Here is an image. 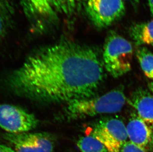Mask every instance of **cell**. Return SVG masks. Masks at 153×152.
I'll return each mask as SVG.
<instances>
[{"instance_id": "obj_1", "label": "cell", "mask_w": 153, "mask_h": 152, "mask_svg": "<svg viewBox=\"0 0 153 152\" xmlns=\"http://www.w3.org/2000/svg\"><path fill=\"white\" fill-rule=\"evenodd\" d=\"M103 61L96 49L63 41L38 50L8 79L19 96L45 103L93 97L104 80Z\"/></svg>"}, {"instance_id": "obj_2", "label": "cell", "mask_w": 153, "mask_h": 152, "mask_svg": "<svg viewBox=\"0 0 153 152\" xmlns=\"http://www.w3.org/2000/svg\"><path fill=\"white\" fill-rule=\"evenodd\" d=\"M126 98L123 88L118 87L101 96L75 100L68 104L65 113L69 119H79L120 112Z\"/></svg>"}, {"instance_id": "obj_3", "label": "cell", "mask_w": 153, "mask_h": 152, "mask_svg": "<svg viewBox=\"0 0 153 152\" xmlns=\"http://www.w3.org/2000/svg\"><path fill=\"white\" fill-rule=\"evenodd\" d=\"M133 47L131 44L114 32L108 35L102 55L105 70L113 77L125 75L131 69Z\"/></svg>"}, {"instance_id": "obj_4", "label": "cell", "mask_w": 153, "mask_h": 152, "mask_svg": "<svg viewBox=\"0 0 153 152\" xmlns=\"http://www.w3.org/2000/svg\"><path fill=\"white\" fill-rule=\"evenodd\" d=\"M90 134L100 141L108 152H120L128 139L124 122L114 117H105L100 120L96 123Z\"/></svg>"}, {"instance_id": "obj_5", "label": "cell", "mask_w": 153, "mask_h": 152, "mask_svg": "<svg viewBox=\"0 0 153 152\" xmlns=\"http://www.w3.org/2000/svg\"><path fill=\"white\" fill-rule=\"evenodd\" d=\"M86 4L88 16L99 29L111 26L126 13L123 0H87Z\"/></svg>"}, {"instance_id": "obj_6", "label": "cell", "mask_w": 153, "mask_h": 152, "mask_svg": "<svg viewBox=\"0 0 153 152\" xmlns=\"http://www.w3.org/2000/svg\"><path fill=\"white\" fill-rule=\"evenodd\" d=\"M38 120L32 114L15 105L0 104V128L8 134L28 132L38 125Z\"/></svg>"}, {"instance_id": "obj_7", "label": "cell", "mask_w": 153, "mask_h": 152, "mask_svg": "<svg viewBox=\"0 0 153 152\" xmlns=\"http://www.w3.org/2000/svg\"><path fill=\"white\" fill-rule=\"evenodd\" d=\"M4 138L16 152H53L54 141L46 133L6 134Z\"/></svg>"}, {"instance_id": "obj_8", "label": "cell", "mask_w": 153, "mask_h": 152, "mask_svg": "<svg viewBox=\"0 0 153 152\" xmlns=\"http://www.w3.org/2000/svg\"><path fill=\"white\" fill-rule=\"evenodd\" d=\"M126 131L130 141L148 152L153 151V128L138 115L132 114L126 126Z\"/></svg>"}, {"instance_id": "obj_9", "label": "cell", "mask_w": 153, "mask_h": 152, "mask_svg": "<svg viewBox=\"0 0 153 152\" xmlns=\"http://www.w3.org/2000/svg\"><path fill=\"white\" fill-rule=\"evenodd\" d=\"M139 116L149 126L153 128V94L147 89H138L127 99Z\"/></svg>"}, {"instance_id": "obj_10", "label": "cell", "mask_w": 153, "mask_h": 152, "mask_svg": "<svg viewBox=\"0 0 153 152\" xmlns=\"http://www.w3.org/2000/svg\"><path fill=\"white\" fill-rule=\"evenodd\" d=\"M23 10L28 16L45 19L55 18L56 12L51 0H22Z\"/></svg>"}, {"instance_id": "obj_11", "label": "cell", "mask_w": 153, "mask_h": 152, "mask_svg": "<svg viewBox=\"0 0 153 152\" xmlns=\"http://www.w3.org/2000/svg\"><path fill=\"white\" fill-rule=\"evenodd\" d=\"M129 34L136 45H153V20L135 24L130 27Z\"/></svg>"}, {"instance_id": "obj_12", "label": "cell", "mask_w": 153, "mask_h": 152, "mask_svg": "<svg viewBox=\"0 0 153 152\" xmlns=\"http://www.w3.org/2000/svg\"><path fill=\"white\" fill-rule=\"evenodd\" d=\"M86 1L87 0H51L56 12L66 15L74 14Z\"/></svg>"}, {"instance_id": "obj_13", "label": "cell", "mask_w": 153, "mask_h": 152, "mask_svg": "<svg viewBox=\"0 0 153 152\" xmlns=\"http://www.w3.org/2000/svg\"><path fill=\"white\" fill-rule=\"evenodd\" d=\"M77 146L81 152H108L104 145L90 134L80 138Z\"/></svg>"}, {"instance_id": "obj_14", "label": "cell", "mask_w": 153, "mask_h": 152, "mask_svg": "<svg viewBox=\"0 0 153 152\" xmlns=\"http://www.w3.org/2000/svg\"><path fill=\"white\" fill-rule=\"evenodd\" d=\"M136 57L145 75L153 80V53L146 47H139Z\"/></svg>"}, {"instance_id": "obj_15", "label": "cell", "mask_w": 153, "mask_h": 152, "mask_svg": "<svg viewBox=\"0 0 153 152\" xmlns=\"http://www.w3.org/2000/svg\"><path fill=\"white\" fill-rule=\"evenodd\" d=\"M5 10L4 4L0 3V37L5 33L7 27V14Z\"/></svg>"}, {"instance_id": "obj_16", "label": "cell", "mask_w": 153, "mask_h": 152, "mask_svg": "<svg viewBox=\"0 0 153 152\" xmlns=\"http://www.w3.org/2000/svg\"><path fill=\"white\" fill-rule=\"evenodd\" d=\"M120 152H148L130 141H126L121 147Z\"/></svg>"}, {"instance_id": "obj_17", "label": "cell", "mask_w": 153, "mask_h": 152, "mask_svg": "<svg viewBox=\"0 0 153 152\" xmlns=\"http://www.w3.org/2000/svg\"><path fill=\"white\" fill-rule=\"evenodd\" d=\"M0 152H16V151L10 147L0 144Z\"/></svg>"}, {"instance_id": "obj_18", "label": "cell", "mask_w": 153, "mask_h": 152, "mask_svg": "<svg viewBox=\"0 0 153 152\" xmlns=\"http://www.w3.org/2000/svg\"><path fill=\"white\" fill-rule=\"evenodd\" d=\"M148 4H149L151 13L153 16V0H148Z\"/></svg>"}, {"instance_id": "obj_19", "label": "cell", "mask_w": 153, "mask_h": 152, "mask_svg": "<svg viewBox=\"0 0 153 152\" xmlns=\"http://www.w3.org/2000/svg\"><path fill=\"white\" fill-rule=\"evenodd\" d=\"M148 87L150 91L153 94V82H151L148 84Z\"/></svg>"}, {"instance_id": "obj_20", "label": "cell", "mask_w": 153, "mask_h": 152, "mask_svg": "<svg viewBox=\"0 0 153 152\" xmlns=\"http://www.w3.org/2000/svg\"><path fill=\"white\" fill-rule=\"evenodd\" d=\"M0 3H3V1H1V0H0Z\"/></svg>"}]
</instances>
